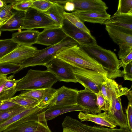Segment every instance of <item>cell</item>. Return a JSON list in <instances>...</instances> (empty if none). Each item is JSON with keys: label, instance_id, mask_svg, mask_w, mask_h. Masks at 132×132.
Wrapping results in <instances>:
<instances>
[{"label": "cell", "instance_id": "obj_35", "mask_svg": "<svg viewBox=\"0 0 132 132\" xmlns=\"http://www.w3.org/2000/svg\"><path fill=\"white\" fill-rule=\"evenodd\" d=\"M54 4V2L51 0H34L30 8L43 13L46 12Z\"/></svg>", "mask_w": 132, "mask_h": 132}, {"label": "cell", "instance_id": "obj_16", "mask_svg": "<svg viewBox=\"0 0 132 132\" xmlns=\"http://www.w3.org/2000/svg\"><path fill=\"white\" fill-rule=\"evenodd\" d=\"M46 107L40 105L26 109L21 112L9 119L0 125V132L6 129L9 126L19 120L27 118L37 119L39 118Z\"/></svg>", "mask_w": 132, "mask_h": 132}, {"label": "cell", "instance_id": "obj_46", "mask_svg": "<svg viewBox=\"0 0 132 132\" xmlns=\"http://www.w3.org/2000/svg\"><path fill=\"white\" fill-rule=\"evenodd\" d=\"M5 2L7 3H9L12 6L18 2L19 0H4Z\"/></svg>", "mask_w": 132, "mask_h": 132}, {"label": "cell", "instance_id": "obj_36", "mask_svg": "<svg viewBox=\"0 0 132 132\" xmlns=\"http://www.w3.org/2000/svg\"><path fill=\"white\" fill-rule=\"evenodd\" d=\"M34 0H19L12 6V9L15 10L26 12L30 8Z\"/></svg>", "mask_w": 132, "mask_h": 132}, {"label": "cell", "instance_id": "obj_24", "mask_svg": "<svg viewBox=\"0 0 132 132\" xmlns=\"http://www.w3.org/2000/svg\"><path fill=\"white\" fill-rule=\"evenodd\" d=\"M76 111L87 113L86 110L78 105H55L51 106L47 109L44 111V115L47 121L63 114Z\"/></svg>", "mask_w": 132, "mask_h": 132}, {"label": "cell", "instance_id": "obj_7", "mask_svg": "<svg viewBox=\"0 0 132 132\" xmlns=\"http://www.w3.org/2000/svg\"><path fill=\"white\" fill-rule=\"evenodd\" d=\"M45 66L47 70L54 74L59 81L77 82L73 67L63 60L55 57Z\"/></svg>", "mask_w": 132, "mask_h": 132}, {"label": "cell", "instance_id": "obj_8", "mask_svg": "<svg viewBox=\"0 0 132 132\" xmlns=\"http://www.w3.org/2000/svg\"><path fill=\"white\" fill-rule=\"evenodd\" d=\"M62 126L63 128L69 129L74 132H131L128 129L90 126L69 116L64 119Z\"/></svg>", "mask_w": 132, "mask_h": 132}, {"label": "cell", "instance_id": "obj_33", "mask_svg": "<svg viewBox=\"0 0 132 132\" xmlns=\"http://www.w3.org/2000/svg\"><path fill=\"white\" fill-rule=\"evenodd\" d=\"M114 15H132V0H119Z\"/></svg>", "mask_w": 132, "mask_h": 132}, {"label": "cell", "instance_id": "obj_30", "mask_svg": "<svg viewBox=\"0 0 132 132\" xmlns=\"http://www.w3.org/2000/svg\"><path fill=\"white\" fill-rule=\"evenodd\" d=\"M63 16L65 19L74 26L83 31L90 35H92L89 30L77 16L72 12L68 13L65 11L63 13Z\"/></svg>", "mask_w": 132, "mask_h": 132}, {"label": "cell", "instance_id": "obj_23", "mask_svg": "<svg viewBox=\"0 0 132 132\" xmlns=\"http://www.w3.org/2000/svg\"><path fill=\"white\" fill-rule=\"evenodd\" d=\"M105 26L106 30L110 37L119 47L127 45L132 46V34L112 26Z\"/></svg>", "mask_w": 132, "mask_h": 132}, {"label": "cell", "instance_id": "obj_6", "mask_svg": "<svg viewBox=\"0 0 132 132\" xmlns=\"http://www.w3.org/2000/svg\"><path fill=\"white\" fill-rule=\"evenodd\" d=\"M59 27L43 13L30 8L25 13L23 29H44Z\"/></svg>", "mask_w": 132, "mask_h": 132}, {"label": "cell", "instance_id": "obj_27", "mask_svg": "<svg viewBox=\"0 0 132 132\" xmlns=\"http://www.w3.org/2000/svg\"><path fill=\"white\" fill-rule=\"evenodd\" d=\"M65 11L64 5L54 2L51 8L43 13L52 20L58 27H61L64 19L63 13Z\"/></svg>", "mask_w": 132, "mask_h": 132}, {"label": "cell", "instance_id": "obj_49", "mask_svg": "<svg viewBox=\"0 0 132 132\" xmlns=\"http://www.w3.org/2000/svg\"><path fill=\"white\" fill-rule=\"evenodd\" d=\"M63 132H74L71 130L67 128H63Z\"/></svg>", "mask_w": 132, "mask_h": 132}, {"label": "cell", "instance_id": "obj_9", "mask_svg": "<svg viewBox=\"0 0 132 132\" xmlns=\"http://www.w3.org/2000/svg\"><path fill=\"white\" fill-rule=\"evenodd\" d=\"M61 28L68 36L75 40L81 47L97 44L95 37L76 27L65 19Z\"/></svg>", "mask_w": 132, "mask_h": 132}, {"label": "cell", "instance_id": "obj_50", "mask_svg": "<svg viewBox=\"0 0 132 132\" xmlns=\"http://www.w3.org/2000/svg\"><path fill=\"white\" fill-rule=\"evenodd\" d=\"M6 21V20H4V19H2L0 18V23L1 24V25L3 24Z\"/></svg>", "mask_w": 132, "mask_h": 132}, {"label": "cell", "instance_id": "obj_25", "mask_svg": "<svg viewBox=\"0 0 132 132\" xmlns=\"http://www.w3.org/2000/svg\"><path fill=\"white\" fill-rule=\"evenodd\" d=\"M25 13L15 10L11 17L0 26V31H21L23 29Z\"/></svg>", "mask_w": 132, "mask_h": 132}, {"label": "cell", "instance_id": "obj_3", "mask_svg": "<svg viewBox=\"0 0 132 132\" xmlns=\"http://www.w3.org/2000/svg\"><path fill=\"white\" fill-rule=\"evenodd\" d=\"M59 80L52 72L47 70H29L20 79L16 87L17 91L52 88Z\"/></svg>", "mask_w": 132, "mask_h": 132}, {"label": "cell", "instance_id": "obj_29", "mask_svg": "<svg viewBox=\"0 0 132 132\" xmlns=\"http://www.w3.org/2000/svg\"><path fill=\"white\" fill-rule=\"evenodd\" d=\"M9 100L26 109L33 108L38 105L41 106L37 100L28 96L17 95L13 97Z\"/></svg>", "mask_w": 132, "mask_h": 132}, {"label": "cell", "instance_id": "obj_12", "mask_svg": "<svg viewBox=\"0 0 132 132\" xmlns=\"http://www.w3.org/2000/svg\"><path fill=\"white\" fill-rule=\"evenodd\" d=\"M78 90L63 86L57 89L55 96L47 108L54 105H77V97Z\"/></svg>", "mask_w": 132, "mask_h": 132}, {"label": "cell", "instance_id": "obj_11", "mask_svg": "<svg viewBox=\"0 0 132 132\" xmlns=\"http://www.w3.org/2000/svg\"><path fill=\"white\" fill-rule=\"evenodd\" d=\"M130 88L123 87L113 79L106 78L105 81L102 84L101 92L109 104L113 98L126 95L130 91Z\"/></svg>", "mask_w": 132, "mask_h": 132}, {"label": "cell", "instance_id": "obj_10", "mask_svg": "<svg viewBox=\"0 0 132 132\" xmlns=\"http://www.w3.org/2000/svg\"><path fill=\"white\" fill-rule=\"evenodd\" d=\"M35 47L19 45L0 59V63H9L21 64L26 60L32 56L38 51Z\"/></svg>", "mask_w": 132, "mask_h": 132}, {"label": "cell", "instance_id": "obj_34", "mask_svg": "<svg viewBox=\"0 0 132 132\" xmlns=\"http://www.w3.org/2000/svg\"><path fill=\"white\" fill-rule=\"evenodd\" d=\"M26 109L20 106L0 111V125L13 116L21 112Z\"/></svg>", "mask_w": 132, "mask_h": 132}, {"label": "cell", "instance_id": "obj_19", "mask_svg": "<svg viewBox=\"0 0 132 132\" xmlns=\"http://www.w3.org/2000/svg\"><path fill=\"white\" fill-rule=\"evenodd\" d=\"M83 22L104 24L111 15L106 10L100 11H74L72 12Z\"/></svg>", "mask_w": 132, "mask_h": 132}, {"label": "cell", "instance_id": "obj_40", "mask_svg": "<svg viewBox=\"0 0 132 132\" xmlns=\"http://www.w3.org/2000/svg\"><path fill=\"white\" fill-rule=\"evenodd\" d=\"M128 129L132 132V104L129 103L125 110Z\"/></svg>", "mask_w": 132, "mask_h": 132}, {"label": "cell", "instance_id": "obj_38", "mask_svg": "<svg viewBox=\"0 0 132 132\" xmlns=\"http://www.w3.org/2000/svg\"><path fill=\"white\" fill-rule=\"evenodd\" d=\"M12 9V5L9 4L7 5L3 9L0 10V18L2 19L5 20L6 21L13 13Z\"/></svg>", "mask_w": 132, "mask_h": 132}, {"label": "cell", "instance_id": "obj_17", "mask_svg": "<svg viewBox=\"0 0 132 132\" xmlns=\"http://www.w3.org/2000/svg\"><path fill=\"white\" fill-rule=\"evenodd\" d=\"M78 118L81 122L90 121L101 126L111 128H115L117 126L116 122L109 116L107 111L97 114L80 112Z\"/></svg>", "mask_w": 132, "mask_h": 132}, {"label": "cell", "instance_id": "obj_4", "mask_svg": "<svg viewBox=\"0 0 132 132\" xmlns=\"http://www.w3.org/2000/svg\"><path fill=\"white\" fill-rule=\"evenodd\" d=\"M78 45L74 40L68 36L59 43L38 50L33 56L25 60L21 64L23 69L37 65L45 66L60 51L67 48Z\"/></svg>", "mask_w": 132, "mask_h": 132}, {"label": "cell", "instance_id": "obj_1", "mask_svg": "<svg viewBox=\"0 0 132 132\" xmlns=\"http://www.w3.org/2000/svg\"><path fill=\"white\" fill-rule=\"evenodd\" d=\"M81 47L102 65L107 72V78L114 80L117 77H123L122 70L120 69L121 61L118 59L114 52L103 48L97 44Z\"/></svg>", "mask_w": 132, "mask_h": 132}, {"label": "cell", "instance_id": "obj_37", "mask_svg": "<svg viewBox=\"0 0 132 132\" xmlns=\"http://www.w3.org/2000/svg\"><path fill=\"white\" fill-rule=\"evenodd\" d=\"M97 97L96 103L99 109L104 111H107L109 104L104 97L101 91L96 94Z\"/></svg>", "mask_w": 132, "mask_h": 132}, {"label": "cell", "instance_id": "obj_51", "mask_svg": "<svg viewBox=\"0 0 132 132\" xmlns=\"http://www.w3.org/2000/svg\"><path fill=\"white\" fill-rule=\"evenodd\" d=\"M3 102V101H0V105Z\"/></svg>", "mask_w": 132, "mask_h": 132}, {"label": "cell", "instance_id": "obj_48", "mask_svg": "<svg viewBox=\"0 0 132 132\" xmlns=\"http://www.w3.org/2000/svg\"><path fill=\"white\" fill-rule=\"evenodd\" d=\"M7 5L4 0H0V10L4 8Z\"/></svg>", "mask_w": 132, "mask_h": 132}, {"label": "cell", "instance_id": "obj_41", "mask_svg": "<svg viewBox=\"0 0 132 132\" xmlns=\"http://www.w3.org/2000/svg\"><path fill=\"white\" fill-rule=\"evenodd\" d=\"M0 105V111L7 110L20 106L18 104L13 102L9 99L3 101Z\"/></svg>", "mask_w": 132, "mask_h": 132}, {"label": "cell", "instance_id": "obj_14", "mask_svg": "<svg viewBox=\"0 0 132 132\" xmlns=\"http://www.w3.org/2000/svg\"><path fill=\"white\" fill-rule=\"evenodd\" d=\"M67 36L61 27L45 29L39 32L36 44L52 46L60 42Z\"/></svg>", "mask_w": 132, "mask_h": 132}, {"label": "cell", "instance_id": "obj_28", "mask_svg": "<svg viewBox=\"0 0 132 132\" xmlns=\"http://www.w3.org/2000/svg\"><path fill=\"white\" fill-rule=\"evenodd\" d=\"M14 75L7 77L6 82L0 93V101L9 100L13 97L17 92L16 87L20 79L16 80L13 78Z\"/></svg>", "mask_w": 132, "mask_h": 132}, {"label": "cell", "instance_id": "obj_5", "mask_svg": "<svg viewBox=\"0 0 132 132\" xmlns=\"http://www.w3.org/2000/svg\"><path fill=\"white\" fill-rule=\"evenodd\" d=\"M73 68L77 82L95 94L100 91L101 85L105 81L106 75L91 70Z\"/></svg>", "mask_w": 132, "mask_h": 132}, {"label": "cell", "instance_id": "obj_13", "mask_svg": "<svg viewBox=\"0 0 132 132\" xmlns=\"http://www.w3.org/2000/svg\"><path fill=\"white\" fill-rule=\"evenodd\" d=\"M77 104L86 110L87 113L97 114L101 112L96 103V94L89 89L78 90L77 97Z\"/></svg>", "mask_w": 132, "mask_h": 132}, {"label": "cell", "instance_id": "obj_53", "mask_svg": "<svg viewBox=\"0 0 132 132\" xmlns=\"http://www.w3.org/2000/svg\"><path fill=\"white\" fill-rule=\"evenodd\" d=\"M1 25V23H0V26Z\"/></svg>", "mask_w": 132, "mask_h": 132}, {"label": "cell", "instance_id": "obj_15", "mask_svg": "<svg viewBox=\"0 0 132 132\" xmlns=\"http://www.w3.org/2000/svg\"><path fill=\"white\" fill-rule=\"evenodd\" d=\"M107 112L120 128L128 129L126 115L123 110L120 97L112 100Z\"/></svg>", "mask_w": 132, "mask_h": 132}, {"label": "cell", "instance_id": "obj_26", "mask_svg": "<svg viewBox=\"0 0 132 132\" xmlns=\"http://www.w3.org/2000/svg\"><path fill=\"white\" fill-rule=\"evenodd\" d=\"M47 121L46 119L28 121L6 129L2 132H35L40 127L47 124Z\"/></svg>", "mask_w": 132, "mask_h": 132}, {"label": "cell", "instance_id": "obj_45", "mask_svg": "<svg viewBox=\"0 0 132 132\" xmlns=\"http://www.w3.org/2000/svg\"><path fill=\"white\" fill-rule=\"evenodd\" d=\"M35 132H51L47 124L38 128Z\"/></svg>", "mask_w": 132, "mask_h": 132}, {"label": "cell", "instance_id": "obj_32", "mask_svg": "<svg viewBox=\"0 0 132 132\" xmlns=\"http://www.w3.org/2000/svg\"><path fill=\"white\" fill-rule=\"evenodd\" d=\"M22 69L21 64L6 62L0 63V76L17 73Z\"/></svg>", "mask_w": 132, "mask_h": 132}, {"label": "cell", "instance_id": "obj_42", "mask_svg": "<svg viewBox=\"0 0 132 132\" xmlns=\"http://www.w3.org/2000/svg\"><path fill=\"white\" fill-rule=\"evenodd\" d=\"M132 52V46H126L119 48L118 55L121 60L124 58Z\"/></svg>", "mask_w": 132, "mask_h": 132}, {"label": "cell", "instance_id": "obj_20", "mask_svg": "<svg viewBox=\"0 0 132 132\" xmlns=\"http://www.w3.org/2000/svg\"><path fill=\"white\" fill-rule=\"evenodd\" d=\"M104 24L105 26L114 27L132 34V15L113 14Z\"/></svg>", "mask_w": 132, "mask_h": 132}, {"label": "cell", "instance_id": "obj_18", "mask_svg": "<svg viewBox=\"0 0 132 132\" xmlns=\"http://www.w3.org/2000/svg\"><path fill=\"white\" fill-rule=\"evenodd\" d=\"M57 89L52 88L27 90L22 92L18 95L32 97L37 100L41 105L48 107L54 97Z\"/></svg>", "mask_w": 132, "mask_h": 132}, {"label": "cell", "instance_id": "obj_2", "mask_svg": "<svg viewBox=\"0 0 132 132\" xmlns=\"http://www.w3.org/2000/svg\"><path fill=\"white\" fill-rule=\"evenodd\" d=\"M74 67L90 69L106 76L107 72L100 64L89 56L78 45L60 51L55 56Z\"/></svg>", "mask_w": 132, "mask_h": 132}, {"label": "cell", "instance_id": "obj_21", "mask_svg": "<svg viewBox=\"0 0 132 132\" xmlns=\"http://www.w3.org/2000/svg\"><path fill=\"white\" fill-rule=\"evenodd\" d=\"M39 32L38 30L34 29L19 31L13 33L11 39L19 45L31 46L36 44Z\"/></svg>", "mask_w": 132, "mask_h": 132}, {"label": "cell", "instance_id": "obj_44", "mask_svg": "<svg viewBox=\"0 0 132 132\" xmlns=\"http://www.w3.org/2000/svg\"><path fill=\"white\" fill-rule=\"evenodd\" d=\"M7 78L6 75L0 76V93L2 90L6 82Z\"/></svg>", "mask_w": 132, "mask_h": 132}, {"label": "cell", "instance_id": "obj_52", "mask_svg": "<svg viewBox=\"0 0 132 132\" xmlns=\"http://www.w3.org/2000/svg\"><path fill=\"white\" fill-rule=\"evenodd\" d=\"M2 32L0 31V36H1Z\"/></svg>", "mask_w": 132, "mask_h": 132}, {"label": "cell", "instance_id": "obj_31", "mask_svg": "<svg viewBox=\"0 0 132 132\" xmlns=\"http://www.w3.org/2000/svg\"><path fill=\"white\" fill-rule=\"evenodd\" d=\"M19 45L13 42L11 38L0 39V59Z\"/></svg>", "mask_w": 132, "mask_h": 132}, {"label": "cell", "instance_id": "obj_39", "mask_svg": "<svg viewBox=\"0 0 132 132\" xmlns=\"http://www.w3.org/2000/svg\"><path fill=\"white\" fill-rule=\"evenodd\" d=\"M123 77L125 80L132 81V61L123 67Z\"/></svg>", "mask_w": 132, "mask_h": 132}, {"label": "cell", "instance_id": "obj_47", "mask_svg": "<svg viewBox=\"0 0 132 132\" xmlns=\"http://www.w3.org/2000/svg\"><path fill=\"white\" fill-rule=\"evenodd\" d=\"M128 100L129 103L132 104V91L131 90L129 93L126 95Z\"/></svg>", "mask_w": 132, "mask_h": 132}, {"label": "cell", "instance_id": "obj_43", "mask_svg": "<svg viewBox=\"0 0 132 132\" xmlns=\"http://www.w3.org/2000/svg\"><path fill=\"white\" fill-rule=\"evenodd\" d=\"M121 62L120 67L123 68L132 61V52L130 53L125 57L120 60Z\"/></svg>", "mask_w": 132, "mask_h": 132}, {"label": "cell", "instance_id": "obj_22", "mask_svg": "<svg viewBox=\"0 0 132 132\" xmlns=\"http://www.w3.org/2000/svg\"><path fill=\"white\" fill-rule=\"evenodd\" d=\"M75 6L74 11H100L108 7L101 0H70Z\"/></svg>", "mask_w": 132, "mask_h": 132}]
</instances>
